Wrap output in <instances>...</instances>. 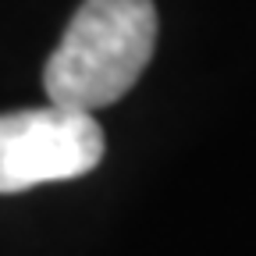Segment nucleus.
I'll list each match as a JSON object with an SVG mask.
<instances>
[{
    "label": "nucleus",
    "instance_id": "nucleus-1",
    "mask_svg": "<svg viewBox=\"0 0 256 256\" xmlns=\"http://www.w3.org/2000/svg\"><path fill=\"white\" fill-rule=\"evenodd\" d=\"M153 46V0H82L43 68V89L50 104L92 114L139 82Z\"/></svg>",
    "mask_w": 256,
    "mask_h": 256
},
{
    "label": "nucleus",
    "instance_id": "nucleus-2",
    "mask_svg": "<svg viewBox=\"0 0 256 256\" xmlns=\"http://www.w3.org/2000/svg\"><path fill=\"white\" fill-rule=\"evenodd\" d=\"M104 156V128L86 110L32 107L0 114V192H25L43 182H68Z\"/></svg>",
    "mask_w": 256,
    "mask_h": 256
}]
</instances>
